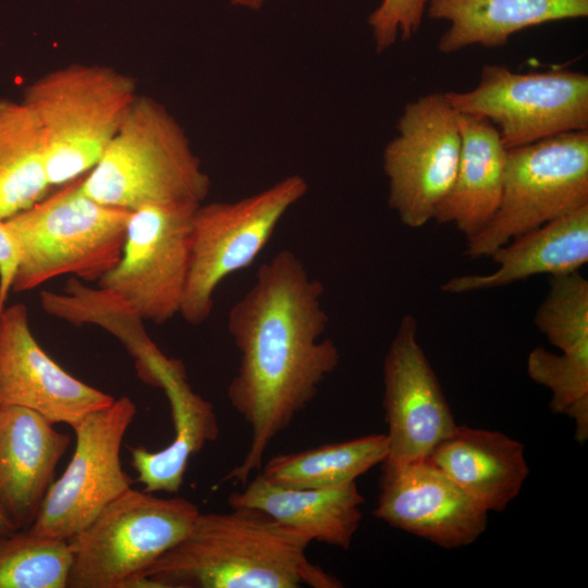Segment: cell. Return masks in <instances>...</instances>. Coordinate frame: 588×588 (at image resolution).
<instances>
[{"label": "cell", "instance_id": "6da1fadb", "mask_svg": "<svg viewBox=\"0 0 588 588\" xmlns=\"http://www.w3.org/2000/svg\"><path fill=\"white\" fill-rule=\"evenodd\" d=\"M322 295V283L303 260L282 249L259 267L253 286L231 307L228 330L240 364L226 394L248 425L250 440L223 481L245 485L260 470L272 440L338 368L339 348L322 338L329 322Z\"/></svg>", "mask_w": 588, "mask_h": 588}, {"label": "cell", "instance_id": "7a4b0ae2", "mask_svg": "<svg viewBox=\"0 0 588 588\" xmlns=\"http://www.w3.org/2000/svg\"><path fill=\"white\" fill-rule=\"evenodd\" d=\"M311 540L262 511L200 513L186 536L147 566L132 587L338 588L309 562Z\"/></svg>", "mask_w": 588, "mask_h": 588}, {"label": "cell", "instance_id": "3957f363", "mask_svg": "<svg viewBox=\"0 0 588 588\" xmlns=\"http://www.w3.org/2000/svg\"><path fill=\"white\" fill-rule=\"evenodd\" d=\"M211 181L176 119L156 99L137 95L82 191L134 211L155 204L201 205Z\"/></svg>", "mask_w": 588, "mask_h": 588}, {"label": "cell", "instance_id": "277c9868", "mask_svg": "<svg viewBox=\"0 0 588 588\" xmlns=\"http://www.w3.org/2000/svg\"><path fill=\"white\" fill-rule=\"evenodd\" d=\"M82 179L4 220L19 252L12 291L63 274L99 281L120 260L132 211L90 198Z\"/></svg>", "mask_w": 588, "mask_h": 588}, {"label": "cell", "instance_id": "5b68a950", "mask_svg": "<svg viewBox=\"0 0 588 588\" xmlns=\"http://www.w3.org/2000/svg\"><path fill=\"white\" fill-rule=\"evenodd\" d=\"M136 97L131 76L100 64L64 65L26 87L23 101L42 132L51 187L97 164Z\"/></svg>", "mask_w": 588, "mask_h": 588}, {"label": "cell", "instance_id": "8992f818", "mask_svg": "<svg viewBox=\"0 0 588 588\" xmlns=\"http://www.w3.org/2000/svg\"><path fill=\"white\" fill-rule=\"evenodd\" d=\"M198 514L185 498L130 488L69 540L66 588H131L147 566L186 536Z\"/></svg>", "mask_w": 588, "mask_h": 588}, {"label": "cell", "instance_id": "52a82bcc", "mask_svg": "<svg viewBox=\"0 0 588 588\" xmlns=\"http://www.w3.org/2000/svg\"><path fill=\"white\" fill-rule=\"evenodd\" d=\"M588 206V131L509 149L503 191L490 221L466 240L470 259L489 257L515 236Z\"/></svg>", "mask_w": 588, "mask_h": 588}, {"label": "cell", "instance_id": "ba28073f", "mask_svg": "<svg viewBox=\"0 0 588 588\" xmlns=\"http://www.w3.org/2000/svg\"><path fill=\"white\" fill-rule=\"evenodd\" d=\"M307 191L306 180L292 174L240 200L197 207L192 222L189 269L180 309L187 323L199 326L209 318L219 284L254 262L280 220Z\"/></svg>", "mask_w": 588, "mask_h": 588}, {"label": "cell", "instance_id": "9c48e42d", "mask_svg": "<svg viewBox=\"0 0 588 588\" xmlns=\"http://www.w3.org/2000/svg\"><path fill=\"white\" fill-rule=\"evenodd\" d=\"M444 95L458 113L488 119L507 150L588 131V75L581 72L516 73L503 64H487L473 89Z\"/></svg>", "mask_w": 588, "mask_h": 588}, {"label": "cell", "instance_id": "30bf717a", "mask_svg": "<svg viewBox=\"0 0 588 588\" xmlns=\"http://www.w3.org/2000/svg\"><path fill=\"white\" fill-rule=\"evenodd\" d=\"M136 412L135 403L121 396L72 427L74 453L50 486L29 531L70 540L132 487L134 479L122 468L120 452Z\"/></svg>", "mask_w": 588, "mask_h": 588}, {"label": "cell", "instance_id": "8fae6325", "mask_svg": "<svg viewBox=\"0 0 588 588\" xmlns=\"http://www.w3.org/2000/svg\"><path fill=\"white\" fill-rule=\"evenodd\" d=\"M396 132L382 154L388 204L404 225L418 229L433 219L453 184L461 151L457 111L444 93L426 94L405 105Z\"/></svg>", "mask_w": 588, "mask_h": 588}, {"label": "cell", "instance_id": "7c38bea8", "mask_svg": "<svg viewBox=\"0 0 588 588\" xmlns=\"http://www.w3.org/2000/svg\"><path fill=\"white\" fill-rule=\"evenodd\" d=\"M199 205L155 204L131 212L121 258L98 282L143 320L162 324L180 314Z\"/></svg>", "mask_w": 588, "mask_h": 588}, {"label": "cell", "instance_id": "4fadbf2b", "mask_svg": "<svg viewBox=\"0 0 588 588\" xmlns=\"http://www.w3.org/2000/svg\"><path fill=\"white\" fill-rule=\"evenodd\" d=\"M382 406L388 455L381 465L425 461L457 427L412 315L401 319L383 360Z\"/></svg>", "mask_w": 588, "mask_h": 588}, {"label": "cell", "instance_id": "5bb4252c", "mask_svg": "<svg viewBox=\"0 0 588 588\" xmlns=\"http://www.w3.org/2000/svg\"><path fill=\"white\" fill-rule=\"evenodd\" d=\"M373 516L444 549L471 544L487 529L488 512L427 460L382 465Z\"/></svg>", "mask_w": 588, "mask_h": 588}, {"label": "cell", "instance_id": "9a60e30c", "mask_svg": "<svg viewBox=\"0 0 588 588\" xmlns=\"http://www.w3.org/2000/svg\"><path fill=\"white\" fill-rule=\"evenodd\" d=\"M114 397L71 376L38 344L24 304L0 314V406L32 409L50 422L74 427Z\"/></svg>", "mask_w": 588, "mask_h": 588}, {"label": "cell", "instance_id": "2e32d148", "mask_svg": "<svg viewBox=\"0 0 588 588\" xmlns=\"http://www.w3.org/2000/svg\"><path fill=\"white\" fill-rule=\"evenodd\" d=\"M70 442L40 414L0 406V510L17 530L35 522Z\"/></svg>", "mask_w": 588, "mask_h": 588}, {"label": "cell", "instance_id": "e0dca14e", "mask_svg": "<svg viewBox=\"0 0 588 588\" xmlns=\"http://www.w3.org/2000/svg\"><path fill=\"white\" fill-rule=\"evenodd\" d=\"M427 461L488 513L504 511L529 475L523 443L499 431L465 425H457Z\"/></svg>", "mask_w": 588, "mask_h": 588}, {"label": "cell", "instance_id": "ac0fdd59", "mask_svg": "<svg viewBox=\"0 0 588 588\" xmlns=\"http://www.w3.org/2000/svg\"><path fill=\"white\" fill-rule=\"evenodd\" d=\"M489 257L498 265L495 271L453 277L441 290L464 294L506 286L538 274L578 271L588 262V206L515 236Z\"/></svg>", "mask_w": 588, "mask_h": 588}, {"label": "cell", "instance_id": "d6986e66", "mask_svg": "<svg viewBox=\"0 0 588 588\" xmlns=\"http://www.w3.org/2000/svg\"><path fill=\"white\" fill-rule=\"evenodd\" d=\"M228 497L231 507H252L306 535L311 541L348 550L358 530L364 497L356 481L324 489L274 485L260 473Z\"/></svg>", "mask_w": 588, "mask_h": 588}, {"label": "cell", "instance_id": "ffe728a7", "mask_svg": "<svg viewBox=\"0 0 588 588\" xmlns=\"http://www.w3.org/2000/svg\"><path fill=\"white\" fill-rule=\"evenodd\" d=\"M156 376L171 406L174 437L160 451L132 448V466L145 491L176 493L189 458L218 438L219 424L212 404L193 391L180 359L166 356Z\"/></svg>", "mask_w": 588, "mask_h": 588}, {"label": "cell", "instance_id": "44dd1931", "mask_svg": "<svg viewBox=\"0 0 588 588\" xmlns=\"http://www.w3.org/2000/svg\"><path fill=\"white\" fill-rule=\"evenodd\" d=\"M457 121L461 151L456 174L432 220L453 224L467 240L482 230L499 207L507 149L488 119L457 112Z\"/></svg>", "mask_w": 588, "mask_h": 588}, {"label": "cell", "instance_id": "7402d4cb", "mask_svg": "<svg viewBox=\"0 0 588 588\" xmlns=\"http://www.w3.org/2000/svg\"><path fill=\"white\" fill-rule=\"evenodd\" d=\"M426 12L449 23L437 49L453 53L475 45L501 47L525 28L586 17L588 0H428Z\"/></svg>", "mask_w": 588, "mask_h": 588}, {"label": "cell", "instance_id": "603a6c76", "mask_svg": "<svg viewBox=\"0 0 588 588\" xmlns=\"http://www.w3.org/2000/svg\"><path fill=\"white\" fill-rule=\"evenodd\" d=\"M50 188L36 117L23 100L0 99V220L29 208Z\"/></svg>", "mask_w": 588, "mask_h": 588}, {"label": "cell", "instance_id": "cb8c5ba5", "mask_svg": "<svg viewBox=\"0 0 588 588\" xmlns=\"http://www.w3.org/2000/svg\"><path fill=\"white\" fill-rule=\"evenodd\" d=\"M40 305L48 315L64 321L76 326L94 323L111 332L135 359L142 381L156 387L155 369L164 354L149 339L144 320L120 296L101 286H86L73 277L63 293L42 291Z\"/></svg>", "mask_w": 588, "mask_h": 588}, {"label": "cell", "instance_id": "d4e9b609", "mask_svg": "<svg viewBox=\"0 0 588 588\" xmlns=\"http://www.w3.org/2000/svg\"><path fill=\"white\" fill-rule=\"evenodd\" d=\"M387 455V436L368 434L274 455L261 466L260 474L268 481L287 488H332L356 481Z\"/></svg>", "mask_w": 588, "mask_h": 588}, {"label": "cell", "instance_id": "484cf974", "mask_svg": "<svg viewBox=\"0 0 588 588\" xmlns=\"http://www.w3.org/2000/svg\"><path fill=\"white\" fill-rule=\"evenodd\" d=\"M71 564L69 540L28 529L0 535V588H66Z\"/></svg>", "mask_w": 588, "mask_h": 588}, {"label": "cell", "instance_id": "4316f807", "mask_svg": "<svg viewBox=\"0 0 588 588\" xmlns=\"http://www.w3.org/2000/svg\"><path fill=\"white\" fill-rule=\"evenodd\" d=\"M534 323L563 354L588 353V280L574 271L550 275Z\"/></svg>", "mask_w": 588, "mask_h": 588}, {"label": "cell", "instance_id": "83f0119b", "mask_svg": "<svg viewBox=\"0 0 588 588\" xmlns=\"http://www.w3.org/2000/svg\"><path fill=\"white\" fill-rule=\"evenodd\" d=\"M527 372L551 391V411L575 422L574 438L584 444L588 439V353L554 354L537 346L528 355Z\"/></svg>", "mask_w": 588, "mask_h": 588}, {"label": "cell", "instance_id": "f1b7e54d", "mask_svg": "<svg viewBox=\"0 0 588 588\" xmlns=\"http://www.w3.org/2000/svg\"><path fill=\"white\" fill-rule=\"evenodd\" d=\"M428 0H382L370 13L367 23L371 29L375 49L382 53L401 35L411 39L419 29Z\"/></svg>", "mask_w": 588, "mask_h": 588}, {"label": "cell", "instance_id": "f546056e", "mask_svg": "<svg viewBox=\"0 0 588 588\" xmlns=\"http://www.w3.org/2000/svg\"><path fill=\"white\" fill-rule=\"evenodd\" d=\"M19 252L4 220H0V314L4 309L17 266Z\"/></svg>", "mask_w": 588, "mask_h": 588}, {"label": "cell", "instance_id": "4dcf8cb0", "mask_svg": "<svg viewBox=\"0 0 588 588\" xmlns=\"http://www.w3.org/2000/svg\"><path fill=\"white\" fill-rule=\"evenodd\" d=\"M265 1L266 0H231V4L250 10H259Z\"/></svg>", "mask_w": 588, "mask_h": 588}, {"label": "cell", "instance_id": "1f68e13d", "mask_svg": "<svg viewBox=\"0 0 588 588\" xmlns=\"http://www.w3.org/2000/svg\"><path fill=\"white\" fill-rule=\"evenodd\" d=\"M15 530L17 529L10 522V519L4 515V513L0 510V535L11 534Z\"/></svg>", "mask_w": 588, "mask_h": 588}]
</instances>
